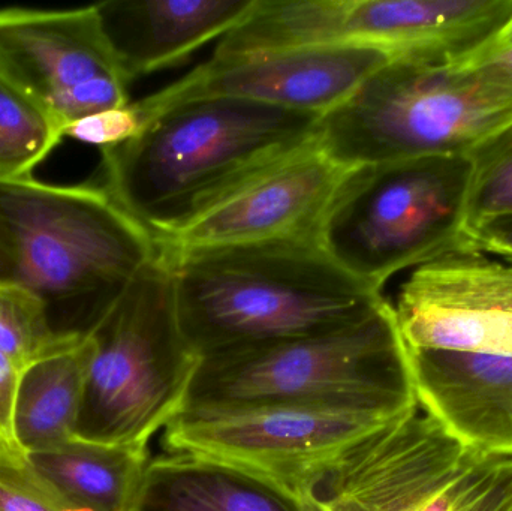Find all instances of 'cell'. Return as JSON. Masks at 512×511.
<instances>
[{"label":"cell","instance_id":"6da1fadb","mask_svg":"<svg viewBox=\"0 0 512 511\" xmlns=\"http://www.w3.org/2000/svg\"><path fill=\"white\" fill-rule=\"evenodd\" d=\"M161 252L180 329L200 360L336 332L387 302L312 237Z\"/></svg>","mask_w":512,"mask_h":511},{"label":"cell","instance_id":"7a4b0ae2","mask_svg":"<svg viewBox=\"0 0 512 511\" xmlns=\"http://www.w3.org/2000/svg\"><path fill=\"white\" fill-rule=\"evenodd\" d=\"M321 117L236 98L183 102L132 140L101 149L102 188L162 239L312 146Z\"/></svg>","mask_w":512,"mask_h":511},{"label":"cell","instance_id":"3957f363","mask_svg":"<svg viewBox=\"0 0 512 511\" xmlns=\"http://www.w3.org/2000/svg\"><path fill=\"white\" fill-rule=\"evenodd\" d=\"M0 222L14 284L35 294L56 332L86 335L161 254L102 186L0 180Z\"/></svg>","mask_w":512,"mask_h":511},{"label":"cell","instance_id":"277c9868","mask_svg":"<svg viewBox=\"0 0 512 511\" xmlns=\"http://www.w3.org/2000/svg\"><path fill=\"white\" fill-rule=\"evenodd\" d=\"M264 402L354 408L385 419L417 410L393 305L387 300L336 332L201 359L183 408Z\"/></svg>","mask_w":512,"mask_h":511},{"label":"cell","instance_id":"5b68a950","mask_svg":"<svg viewBox=\"0 0 512 511\" xmlns=\"http://www.w3.org/2000/svg\"><path fill=\"white\" fill-rule=\"evenodd\" d=\"M86 335L92 360L75 438L147 446L182 411L200 365L180 329L162 252Z\"/></svg>","mask_w":512,"mask_h":511},{"label":"cell","instance_id":"8992f818","mask_svg":"<svg viewBox=\"0 0 512 511\" xmlns=\"http://www.w3.org/2000/svg\"><path fill=\"white\" fill-rule=\"evenodd\" d=\"M297 500L304 511H512V453L472 449L418 407L312 474Z\"/></svg>","mask_w":512,"mask_h":511},{"label":"cell","instance_id":"52a82bcc","mask_svg":"<svg viewBox=\"0 0 512 511\" xmlns=\"http://www.w3.org/2000/svg\"><path fill=\"white\" fill-rule=\"evenodd\" d=\"M468 156H424L352 168L316 240L346 272L381 290L396 273L471 248Z\"/></svg>","mask_w":512,"mask_h":511},{"label":"cell","instance_id":"ba28073f","mask_svg":"<svg viewBox=\"0 0 512 511\" xmlns=\"http://www.w3.org/2000/svg\"><path fill=\"white\" fill-rule=\"evenodd\" d=\"M512 123V104L466 68L393 59L319 120L316 144L346 167L468 155Z\"/></svg>","mask_w":512,"mask_h":511},{"label":"cell","instance_id":"9c48e42d","mask_svg":"<svg viewBox=\"0 0 512 511\" xmlns=\"http://www.w3.org/2000/svg\"><path fill=\"white\" fill-rule=\"evenodd\" d=\"M391 420L331 405H197L165 426L164 444L170 452L245 471L297 498L312 474Z\"/></svg>","mask_w":512,"mask_h":511},{"label":"cell","instance_id":"30bf717a","mask_svg":"<svg viewBox=\"0 0 512 511\" xmlns=\"http://www.w3.org/2000/svg\"><path fill=\"white\" fill-rule=\"evenodd\" d=\"M0 77L63 131L81 117L131 104V81L105 38L95 5L2 9Z\"/></svg>","mask_w":512,"mask_h":511},{"label":"cell","instance_id":"8fae6325","mask_svg":"<svg viewBox=\"0 0 512 511\" xmlns=\"http://www.w3.org/2000/svg\"><path fill=\"white\" fill-rule=\"evenodd\" d=\"M393 59V54L372 45L210 57L185 77L135 104L146 126L168 108L204 98L245 99L324 116Z\"/></svg>","mask_w":512,"mask_h":511},{"label":"cell","instance_id":"7c38bea8","mask_svg":"<svg viewBox=\"0 0 512 511\" xmlns=\"http://www.w3.org/2000/svg\"><path fill=\"white\" fill-rule=\"evenodd\" d=\"M393 308L408 348L512 357V261L454 249L415 267Z\"/></svg>","mask_w":512,"mask_h":511},{"label":"cell","instance_id":"4fadbf2b","mask_svg":"<svg viewBox=\"0 0 512 511\" xmlns=\"http://www.w3.org/2000/svg\"><path fill=\"white\" fill-rule=\"evenodd\" d=\"M351 171L325 155L315 141L156 243L164 251H191L316 239L325 213Z\"/></svg>","mask_w":512,"mask_h":511},{"label":"cell","instance_id":"5bb4252c","mask_svg":"<svg viewBox=\"0 0 512 511\" xmlns=\"http://www.w3.org/2000/svg\"><path fill=\"white\" fill-rule=\"evenodd\" d=\"M408 357L424 413L472 449L512 453V357L444 348Z\"/></svg>","mask_w":512,"mask_h":511},{"label":"cell","instance_id":"9a60e30c","mask_svg":"<svg viewBox=\"0 0 512 511\" xmlns=\"http://www.w3.org/2000/svg\"><path fill=\"white\" fill-rule=\"evenodd\" d=\"M258 0H111L95 5L128 80L179 65L242 23Z\"/></svg>","mask_w":512,"mask_h":511},{"label":"cell","instance_id":"2e32d148","mask_svg":"<svg viewBox=\"0 0 512 511\" xmlns=\"http://www.w3.org/2000/svg\"><path fill=\"white\" fill-rule=\"evenodd\" d=\"M131 511H304L277 486L212 459H150Z\"/></svg>","mask_w":512,"mask_h":511},{"label":"cell","instance_id":"e0dca14e","mask_svg":"<svg viewBox=\"0 0 512 511\" xmlns=\"http://www.w3.org/2000/svg\"><path fill=\"white\" fill-rule=\"evenodd\" d=\"M90 360L87 335L66 333L23 369L15 395L14 437L24 455L74 440Z\"/></svg>","mask_w":512,"mask_h":511},{"label":"cell","instance_id":"ac0fdd59","mask_svg":"<svg viewBox=\"0 0 512 511\" xmlns=\"http://www.w3.org/2000/svg\"><path fill=\"white\" fill-rule=\"evenodd\" d=\"M26 458L57 491L98 511H131L150 461L147 446H107L77 438Z\"/></svg>","mask_w":512,"mask_h":511},{"label":"cell","instance_id":"d6986e66","mask_svg":"<svg viewBox=\"0 0 512 511\" xmlns=\"http://www.w3.org/2000/svg\"><path fill=\"white\" fill-rule=\"evenodd\" d=\"M63 138L51 117L0 77V180L29 179Z\"/></svg>","mask_w":512,"mask_h":511},{"label":"cell","instance_id":"ffe728a7","mask_svg":"<svg viewBox=\"0 0 512 511\" xmlns=\"http://www.w3.org/2000/svg\"><path fill=\"white\" fill-rule=\"evenodd\" d=\"M471 183L466 203V234L490 219L512 216V123L468 153Z\"/></svg>","mask_w":512,"mask_h":511},{"label":"cell","instance_id":"44dd1931","mask_svg":"<svg viewBox=\"0 0 512 511\" xmlns=\"http://www.w3.org/2000/svg\"><path fill=\"white\" fill-rule=\"evenodd\" d=\"M66 333L56 332L44 303L18 284H0V353L23 372Z\"/></svg>","mask_w":512,"mask_h":511},{"label":"cell","instance_id":"7402d4cb","mask_svg":"<svg viewBox=\"0 0 512 511\" xmlns=\"http://www.w3.org/2000/svg\"><path fill=\"white\" fill-rule=\"evenodd\" d=\"M0 511H98L75 503L39 476L20 447L0 438Z\"/></svg>","mask_w":512,"mask_h":511},{"label":"cell","instance_id":"603a6c76","mask_svg":"<svg viewBox=\"0 0 512 511\" xmlns=\"http://www.w3.org/2000/svg\"><path fill=\"white\" fill-rule=\"evenodd\" d=\"M144 126L146 123L140 110L135 102H131L125 107L98 111L75 120L66 126L63 137L105 149L132 140L143 131Z\"/></svg>","mask_w":512,"mask_h":511},{"label":"cell","instance_id":"cb8c5ba5","mask_svg":"<svg viewBox=\"0 0 512 511\" xmlns=\"http://www.w3.org/2000/svg\"><path fill=\"white\" fill-rule=\"evenodd\" d=\"M466 69L496 98L512 104V47L493 51Z\"/></svg>","mask_w":512,"mask_h":511},{"label":"cell","instance_id":"d4e9b609","mask_svg":"<svg viewBox=\"0 0 512 511\" xmlns=\"http://www.w3.org/2000/svg\"><path fill=\"white\" fill-rule=\"evenodd\" d=\"M468 240L472 249L512 261V216L483 222L468 231Z\"/></svg>","mask_w":512,"mask_h":511},{"label":"cell","instance_id":"484cf974","mask_svg":"<svg viewBox=\"0 0 512 511\" xmlns=\"http://www.w3.org/2000/svg\"><path fill=\"white\" fill-rule=\"evenodd\" d=\"M20 371L0 353V438L20 447L14 437V404Z\"/></svg>","mask_w":512,"mask_h":511},{"label":"cell","instance_id":"4316f807","mask_svg":"<svg viewBox=\"0 0 512 511\" xmlns=\"http://www.w3.org/2000/svg\"><path fill=\"white\" fill-rule=\"evenodd\" d=\"M14 281L15 269L11 245H9L5 228L0 222V284H14Z\"/></svg>","mask_w":512,"mask_h":511},{"label":"cell","instance_id":"83f0119b","mask_svg":"<svg viewBox=\"0 0 512 511\" xmlns=\"http://www.w3.org/2000/svg\"><path fill=\"white\" fill-rule=\"evenodd\" d=\"M508 47H512V18L510 23L507 24V27H505L504 32H502L501 36H499L495 47H493V50L490 51V53H493V51L504 50V48Z\"/></svg>","mask_w":512,"mask_h":511}]
</instances>
